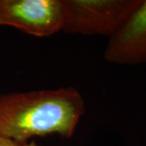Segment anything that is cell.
Wrapping results in <instances>:
<instances>
[{"instance_id":"cell-2","label":"cell","mask_w":146,"mask_h":146,"mask_svg":"<svg viewBox=\"0 0 146 146\" xmlns=\"http://www.w3.org/2000/svg\"><path fill=\"white\" fill-rule=\"evenodd\" d=\"M62 31L110 37L124 25L141 0H62Z\"/></svg>"},{"instance_id":"cell-1","label":"cell","mask_w":146,"mask_h":146,"mask_svg":"<svg viewBox=\"0 0 146 146\" xmlns=\"http://www.w3.org/2000/svg\"><path fill=\"white\" fill-rule=\"evenodd\" d=\"M84 113L83 98L72 87L0 94V136L20 142L71 138Z\"/></svg>"},{"instance_id":"cell-5","label":"cell","mask_w":146,"mask_h":146,"mask_svg":"<svg viewBox=\"0 0 146 146\" xmlns=\"http://www.w3.org/2000/svg\"><path fill=\"white\" fill-rule=\"evenodd\" d=\"M0 146H42L38 145L35 141H31L29 142H20L14 141L5 136H0Z\"/></svg>"},{"instance_id":"cell-4","label":"cell","mask_w":146,"mask_h":146,"mask_svg":"<svg viewBox=\"0 0 146 146\" xmlns=\"http://www.w3.org/2000/svg\"><path fill=\"white\" fill-rule=\"evenodd\" d=\"M103 55L105 61L112 64L146 63V0H141L124 25L109 37Z\"/></svg>"},{"instance_id":"cell-3","label":"cell","mask_w":146,"mask_h":146,"mask_svg":"<svg viewBox=\"0 0 146 146\" xmlns=\"http://www.w3.org/2000/svg\"><path fill=\"white\" fill-rule=\"evenodd\" d=\"M62 0H0V26H9L36 37L62 31Z\"/></svg>"}]
</instances>
